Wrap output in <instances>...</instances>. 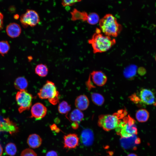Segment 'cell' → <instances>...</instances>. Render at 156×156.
I'll list each match as a JSON object with an SVG mask.
<instances>
[{
    "mask_svg": "<svg viewBox=\"0 0 156 156\" xmlns=\"http://www.w3.org/2000/svg\"><path fill=\"white\" fill-rule=\"evenodd\" d=\"M88 42L91 44L94 53H102L107 51L116 42L115 39L103 34L98 28L96 29L95 33Z\"/></svg>",
    "mask_w": 156,
    "mask_h": 156,
    "instance_id": "cell-1",
    "label": "cell"
},
{
    "mask_svg": "<svg viewBox=\"0 0 156 156\" xmlns=\"http://www.w3.org/2000/svg\"><path fill=\"white\" fill-rule=\"evenodd\" d=\"M99 23V29L101 32L105 35L110 37H117L122 30V25L111 14L105 15L100 20Z\"/></svg>",
    "mask_w": 156,
    "mask_h": 156,
    "instance_id": "cell-2",
    "label": "cell"
},
{
    "mask_svg": "<svg viewBox=\"0 0 156 156\" xmlns=\"http://www.w3.org/2000/svg\"><path fill=\"white\" fill-rule=\"evenodd\" d=\"M127 114L126 110L122 109L112 114L100 115L99 117L98 125L106 131L115 129Z\"/></svg>",
    "mask_w": 156,
    "mask_h": 156,
    "instance_id": "cell-3",
    "label": "cell"
},
{
    "mask_svg": "<svg viewBox=\"0 0 156 156\" xmlns=\"http://www.w3.org/2000/svg\"><path fill=\"white\" fill-rule=\"evenodd\" d=\"M135 120L129 115L125 116L115 129L117 134L121 138H127L137 134Z\"/></svg>",
    "mask_w": 156,
    "mask_h": 156,
    "instance_id": "cell-4",
    "label": "cell"
},
{
    "mask_svg": "<svg viewBox=\"0 0 156 156\" xmlns=\"http://www.w3.org/2000/svg\"><path fill=\"white\" fill-rule=\"evenodd\" d=\"M59 93L54 83L51 81H47L38 93L39 98L42 99H48L49 102L53 105L59 101Z\"/></svg>",
    "mask_w": 156,
    "mask_h": 156,
    "instance_id": "cell-5",
    "label": "cell"
},
{
    "mask_svg": "<svg viewBox=\"0 0 156 156\" xmlns=\"http://www.w3.org/2000/svg\"><path fill=\"white\" fill-rule=\"evenodd\" d=\"M32 99V95L26 90L19 91L17 92L16 99L18 106L19 113H21L29 109L31 105Z\"/></svg>",
    "mask_w": 156,
    "mask_h": 156,
    "instance_id": "cell-6",
    "label": "cell"
},
{
    "mask_svg": "<svg viewBox=\"0 0 156 156\" xmlns=\"http://www.w3.org/2000/svg\"><path fill=\"white\" fill-rule=\"evenodd\" d=\"M21 22L24 28L30 26H36L40 21V17L38 13L33 10H28L20 17Z\"/></svg>",
    "mask_w": 156,
    "mask_h": 156,
    "instance_id": "cell-7",
    "label": "cell"
},
{
    "mask_svg": "<svg viewBox=\"0 0 156 156\" xmlns=\"http://www.w3.org/2000/svg\"><path fill=\"white\" fill-rule=\"evenodd\" d=\"M47 109L42 104L37 103L34 104L31 109V117L37 120L41 119L46 115Z\"/></svg>",
    "mask_w": 156,
    "mask_h": 156,
    "instance_id": "cell-8",
    "label": "cell"
},
{
    "mask_svg": "<svg viewBox=\"0 0 156 156\" xmlns=\"http://www.w3.org/2000/svg\"><path fill=\"white\" fill-rule=\"evenodd\" d=\"M1 127V131L8 132L12 134L17 133L18 131V128L16 125L8 118L0 117Z\"/></svg>",
    "mask_w": 156,
    "mask_h": 156,
    "instance_id": "cell-9",
    "label": "cell"
},
{
    "mask_svg": "<svg viewBox=\"0 0 156 156\" xmlns=\"http://www.w3.org/2000/svg\"><path fill=\"white\" fill-rule=\"evenodd\" d=\"M140 138H138L136 135L128 138H122L120 140L121 145L125 149H136V145L140 144Z\"/></svg>",
    "mask_w": 156,
    "mask_h": 156,
    "instance_id": "cell-10",
    "label": "cell"
},
{
    "mask_svg": "<svg viewBox=\"0 0 156 156\" xmlns=\"http://www.w3.org/2000/svg\"><path fill=\"white\" fill-rule=\"evenodd\" d=\"M64 146V148L73 149L77 147L79 143V139L76 134L70 133L63 137Z\"/></svg>",
    "mask_w": 156,
    "mask_h": 156,
    "instance_id": "cell-11",
    "label": "cell"
},
{
    "mask_svg": "<svg viewBox=\"0 0 156 156\" xmlns=\"http://www.w3.org/2000/svg\"><path fill=\"white\" fill-rule=\"evenodd\" d=\"M90 76L93 83L98 86L104 85L107 80L106 75L101 71H93L91 73Z\"/></svg>",
    "mask_w": 156,
    "mask_h": 156,
    "instance_id": "cell-12",
    "label": "cell"
},
{
    "mask_svg": "<svg viewBox=\"0 0 156 156\" xmlns=\"http://www.w3.org/2000/svg\"><path fill=\"white\" fill-rule=\"evenodd\" d=\"M141 101L144 103L150 105L153 104L155 97L153 93L151 90L143 89L140 91L139 97Z\"/></svg>",
    "mask_w": 156,
    "mask_h": 156,
    "instance_id": "cell-13",
    "label": "cell"
},
{
    "mask_svg": "<svg viewBox=\"0 0 156 156\" xmlns=\"http://www.w3.org/2000/svg\"><path fill=\"white\" fill-rule=\"evenodd\" d=\"M94 140L93 133L92 130L89 129L83 130L81 135V140L82 143L86 146L91 145Z\"/></svg>",
    "mask_w": 156,
    "mask_h": 156,
    "instance_id": "cell-14",
    "label": "cell"
},
{
    "mask_svg": "<svg viewBox=\"0 0 156 156\" xmlns=\"http://www.w3.org/2000/svg\"><path fill=\"white\" fill-rule=\"evenodd\" d=\"M6 32L8 35L12 38H15L19 36L21 32L20 26L16 23H12L6 27Z\"/></svg>",
    "mask_w": 156,
    "mask_h": 156,
    "instance_id": "cell-15",
    "label": "cell"
},
{
    "mask_svg": "<svg viewBox=\"0 0 156 156\" xmlns=\"http://www.w3.org/2000/svg\"><path fill=\"white\" fill-rule=\"evenodd\" d=\"M89 104L88 98L84 95H81L78 96L75 102V105L77 109L81 111L86 109L88 107Z\"/></svg>",
    "mask_w": 156,
    "mask_h": 156,
    "instance_id": "cell-16",
    "label": "cell"
},
{
    "mask_svg": "<svg viewBox=\"0 0 156 156\" xmlns=\"http://www.w3.org/2000/svg\"><path fill=\"white\" fill-rule=\"evenodd\" d=\"M27 143L28 145L32 148H36L39 147L41 144L42 139L38 135L33 134L28 137Z\"/></svg>",
    "mask_w": 156,
    "mask_h": 156,
    "instance_id": "cell-17",
    "label": "cell"
},
{
    "mask_svg": "<svg viewBox=\"0 0 156 156\" xmlns=\"http://www.w3.org/2000/svg\"><path fill=\"white\" fill-rule=\"evenodd\" d=\"M14 84L16 88L20 91L25 90L28 85L27 80L23 77L17 78L15 81Z\"/></svg>",
    "mask_w": 156,
    "mask_h": 156,
    "instance_id": "cell-18",
    "label": "cell"
},
{
    "mask_svg": "<svg viewBox=\"0 0 156 156\" xmlns=\"http://www.w3.org/2000/svg\"><path fill=\"white\" fill-rule=\"evenodd\" d=\"M149 116V113L146 109H144L138 110L135 114V117L137 120L141 122L147 121Z\"/></svg>",
    "mask_w": 156,
    "mask_h": 156,
    "instance_id": "cell-19",
    "label": "cell"
},
{
    "mask_svg": "<svg viewBox=\"0 0 156 156\" xmlns=\"http://www.w3.org/2000/svg\"><path fill=\"white\" fill-rule=\"evenodd\" d=\"M83 117V114L81 111L76 109L73 110L70 114L69 119L72 121L78 123L82 121Z\"/></svg>",
    "mask_w": 156,
    "mask_h": 156,
    "instance_id": "cell-20",
    "label": "cell"
},
{
    "mask_svg": "<svg viewBox=\"0 0 156 156\" xmlns=\"http://www.w3.org/2000/svg\"><path fill=\"white\" fill-rule=\"evenodd\" d=\"M35 71L37 75L42 77L46 76L48 73V69L47 66L42 64H38L35 67Z\"/></svg>",
    "mask_w": 156,
    "mask_h": 156,
    "instance_id": "cell-21",
    "label": "cell"
},
{
    "mask_svg": "<svg viewBox=\"0 0 156 156\" xmlns=\"http://www.w3.org/2000/svg\"><path fill=\"white\" fill-rule=\"evenodd\" d=\"M137 68V67L134 65L131 66L126 68L123 73L125 77L127 79L133 77L136 74Z\"/></svg>",
    "mask_w": 156,
    "mask_h": 156,
    "instance_id": "cell-22",
    "label": "cell"
},
{
    "mask_svg": "<svg viewBox=\"0 0 156 156\" xmlns=\"http://www.w3.org/2000/svg\"><path fill=\"white\" fill-rule=\"evenodd\" d=\"M92 102L96 105L101 106L103 104L104 99L101 94L96 93H92L91 94Z\"/></svg>",
    "mask_w": 156,
    "mask_h": 156,
    "instance_id": "cell-23",
    "label": "cell"
},
{
    "mask_svg": "<svg viewBox=\"0 0 156 156\" xmlns=\"http://www.w3.org/2000/svg\"><path fill=\"white\" fill-rule=\"evenodd\" d=\"M72 20L75 21L77 20H81L86 21L88 14L85 12H81L77 11H73L71 13Z\"/></svg>",
    "mask_w": 156,
    "mask_h": 156,
    "instance_id": "cell-24",
    "label": "cell"
},
{
    "mask_svg": "<svg viewBox=\"0 0 156 156\" xmlns=\"http://www.w3.org/2000/svg\"><path fill=\"white\" fill-rule=\"evenodd\" d=\"M58 111L61 114H67L70 110V105L66 101L61 102L58 106Z\"/></svg>",
    "mask_w": 156,
    "mask_h": 156,
    "instance_id": "cell-25",
    "label": "cell"
},
{
    "mask_svg": "<svg viewBox=\"0 0 156 156\" xmlns=\"http://www.w3.org/2000/svg\"><path fill=\"white\" fill-rule=\"evenodd\" d=\"M99 16L96 13H91L88 15L86 21L90 25L96 24L99 22Z\"/></svg>",
    "mask_w": 156,
    "mask_h": 156,
    "instance_id": "cell-26",
    "label": "cell"
},
{
    "mask_svg": "<svg viewBox=\"0 0 156 156\" xmlns=\"http://www.w3.org/2000/svg\"><path fill=\"white\" fill-rule=\"evenodd\" d=\"M16 151V147L14 143H10L6 145L5 152L8 155L11 156H14L15 155Z\"/></svg>",
    "mask_w": 156,
    "mask_h": 156,
    "instance_id": "cell-27",
    "label": "cell"
},
{
    "mask_svg": "<svg viewBox=\"0 0 156 156\" xmlns=\"http://www.w3.org/2000/svg\"><path fill=\"white\" fill-rule=\"evenodd\" d=\"M10 49L8 42L6 41H0V54L3 56L7 54Z\"/></svg>",
    "mask_w": 156,
    "mask_h": 156,
    "instance_id": "cell-28",
    "label": "cell"
},
{
    "mask_svg": "<svg viewBox=\"0 0 156 156\" xmlns=\"http://www.w3.org/2000/svg\"><path fill=\"white\" fill-rule=\"evenodd\" d=\"M21 156H37V155L32 149L27 148L24 150L22 152Z\"/></svg>",
    "mask_w": 156,
    "mask_h": 156,
    "instance_id": "cell-29",
    "label": "cell"
},
{
    "mask_svg": "<svg viewBox=\"0 0 156 156\" xmlns=\"http://www.w3.org/2000/svg\"><path fill=\"white\" fill-rule=\"evenodd\" d=\"M81 0H62V4L64 6H72Z\"/></svg>",
    "mask_w": 156,
    "mask_h": 156,
    "instance_id": "cell-30",
    "label": "cell"
},
{
    "mask_svg": "<svg viewBox=\"0 0 156 156\" xmlns=\"http://www.w3.org/2000/svg\"><path fill=\"white\" fill-rule=\"evenodd\" d=\"M129 98L131 101L135 103H138L140 102H141L140 97L135 94H132L129 97Z\"/></svg>",
    "mask_w": 156,
    "mask_h": 156,
    "instance_id": "cell-31",
    "label": "cell"
},
{
    "mask_svg": "<svg viewBox=\"0 0 156 156\" xmlns=\"http://www.w3.org/2000/svg\"><path fill=\"white\" fill-rule=\"evenodd\" d=\"M46 156H58V155L55 151H51L48 152L47 153Z\"/></svg>",
    "mask_w": 156,
    "mask_h": 156,
    "instance_id": "cell-32",
    "label": "cell"
},
{
    "mask_svg": "<svg viewBox=\"0 0 156 156\" xmlns=\"http://www.w3.org/2000/svg\"><path fill=\"white\" fill-rule=\"evenodd\" d=\"M138 73L141 75H144L146 73V69L143 67L139 68L138 70Z\"/></svg>",
    "mask_w": 156,
    "mask_h": 156,
    "instance_id": "cell-33",
    "label": "cell"
},
{
    "mask_svg": "<svg viewBox=\"0 0 156 156\" xmlns=\"http://www.w3.org/2000/svg\"><path fill=\"white\" fill-rule=\"evenodd\" d=\"M3 14L0 12V30L2 29L3 26Z\"/></svg>",
    "mask_w": 156,
    "mask_h": 156,
    "instance_id": "cell-34",
    "label": "cell"
},
{
    "mask_svg": "<svg viewBox=\"0 0 156 156\" xmlns=\"http://www.w3.org/2000/svg\"><path fill=\"white\" fill-rule=\"evenodd\" d=\"M72 127L74 129H76L78 127L79 125L77 123L74 122L72 124Z\"/></svg>",
    "mask_w": 156,
    "mask_h": 156,
    "instance_id": "cell-35",
    "label": "cell"
},
{
    "mask_svg": "<svg viewBox=\"0 0 156 156\" xmlns=\"http://www.w3.org/2000/svg\"><path fill=\"white\" fill-rule=\"evenodd\" d=\"M51 129L53 130H55L57 129L56 126L55 125H53L51 127Z\"/></svg>",
    "mask_w": 156,
    "mask_h": 156,
    "instance_id": "cell-36",
    "label": "cell"
},
{
    "mask_svg": "<svg viewBox=\"0 0 156 156\" xmlns=\"http://www.w3.org/2000/svg\"><path fill=\"white\" fill-rule=\"evenodd\" d=\"M3 152V148L1 145L0 144V156H1Z\"/></svg>",
    "mask_w": 156,
    "mask_h": 156,
    "instance_id": "cell-37",
    "label": "cell"
},
{
    "mask_svg": "<svg viewBox=\"0 0 156 156\" xmlns=\"http://www.w3.org/2000/svg\"><path fill=\"white\" fill-rule=\"evenodd\" d=\"M127 156H138L135 153H130Z\"/></svg>",
    "mask_w": 156,
    "mask_h": 156,
    "instance_id": "cell-38",
    "label": "cell"
},
{
    "mask_svg": "<svg viewBox=\"0 0 156 156\" xmlns=\"http://www.w3.org/2000/svg\"><path fill=\"white\" fill-rule=\"evenodd\" d=\"M155 61H156V55H155Z\"/></svg>",
    "mask_w": 156,
    "mask_h": 156,
    "instance_id": "cell-39",
    "label": "cell"
}]
</instances>
